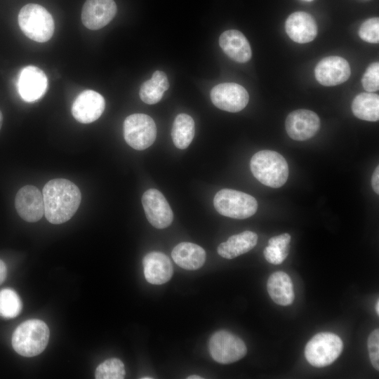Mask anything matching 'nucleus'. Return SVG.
Returning a JSON list of instances; mask_svg holds the SVG:
<instances>
[{"instance_id": "nucleus-36", "label": "nucleus", "mask_w": 379, "mask_h": 379, "mask_svg": "<svg viewBox=\"0 0 379 379\" xmlns=\"http://www.w3.org/2000/svg\"><path fill=\"white\" fill-rule=\"evenodd\" d=\"M375 312L378 315V314H379V301H378V300H377V302L375 303Z\"/></svg>"}, {"instance_id": "nucleus-10", "label": "nucleus", "mask_w": 379, "mask_h": 379, "mask_svg": "<svg viewBox=\"0 0 379 379\" xmlns=\"http://www.w3.org/2000/svg\"><path fill=\"white\" fill-rule=\"evenodd\" d=\"M142 204L149 222L157 229L168 227L173 219L172 209L165 197L156 189L147 190L142 197Z\"/></svg>"}, {"instance_id": "nucleus-25", "label": "nucleus", "mask_w": 379, "mask_h": 379, "mask_svg": "<svg viewBox=\"0 0 379 379\" xmlns=\"http://www.w3.org/2000/svg\"><path fill=\"white\" fill-rule=\"evenodd\" d=\"M194 121L187 114L176 116L172 127V140L176 147L186 149L192 142L194 136Z\"/></svg>"}, {"instance_id": "nucleus-39", "label": "nucleus", "mask_w": 379, "mask_h": 379, "mask_svg": "<svg viewBox=\"0 0 379 379\" xmlns=\"http://www.w3.org/2000/svg\"><path fill=\"white\" fill-rule=\"evenodd\" d=\"M305 1H313V0H305Z\"/></svg>"}, {"instance_id": "nucleus-1", "label": "nucleus", "mask_w": 379, "mask_h": 379, "mask_svg": "<svg viewBox=\"0 0 379 379\" xmlns=\"http://www.w3.org/2000/svg\"><path fill=\"white\" fill-rule=\"evenodd\" d=\"M42 194L45 216L53 224L69 220L77 211L81 199L79 187L64 178L48 181L43 188Z\"/></svg>"}, {"instance_id": "nucleus-29", "label": "nucleus", "mask_w": 379, "mask_h": 379, "mask_svg": "<svg viewBox=\"0 0 379 379\" xmlns=\"http://www.w3.org/2000/svg\"><path fill=\"white\" fill-rule=\"evenodd\" d=\"M361 83L364 89L369 92H375L379 89V63L371 64L363 75Z\"/></svg>"}, {"instance_id": "nucleus-30", "label": "nucleus", "mask_w": 379, "mask_h": 379, "mask_svg": "<svg viewBox=\"0 0 379 379\" xmlns=\"http://www.w3.org/2000/svg\"><path fill=\"white\" fill-rule=\"evenodd\" d=\"M369 358L375 369H379V330L375 329L367 340Z\"/></svg>"}, {"instance_id": "nucleus-4", "label": "nucleus", "mask_w": 379, "mask_h": 379, "mask_svg": "<svg viewBox=\"0 0 379 379\" xmlns=\"http://www.w3.org/2000/svg\"><path fill=\"white\" fill-rule=\"evenodd\" d=\"M18 24L22 32L36 42H46L54 32V20L50 13L42 6L28 4L18 14Z\"/></svg>"}, {"instance_id": "nucleus-2", "label": "nucleus", "mask_w": 379, "mask_h": 379, "mask_svg": "<svg viewBox=\"0 0 379 379\" xmlns=\"http://www.w3.org/2000/svg\"><path fill=\"white\" fill-rule=\"evenodd\" d=\"M251 172L262 184L278 188L283 186L288 177V166L284 157L272 150H261L252 157Z\"/></svg>"}, {"instance_id": "nucleus-22", "label": "nucleus", "mask_w": 379, "mask_h": 379, "mask_svg": "<svg viewBox=\"0 0 379 379\" xmlns=\"http://www.w3.org/2000/svg\"><path fill=\"white\" fill-rule=\"evenodd\" d=\"M268 294L277 305L287 306L294 300L293 285L290 277L284 272H276L268 278Z\"/></svg>"}, {"instance_id": "nucleus-20", "label": "nucleus", "mask_w": 379, "mask_h": 379, "mask_svg": "<svg viewBox=\"0 0 379 379\" xmlns=\"http://www.w3.org/2000/svg\"><path fill=\"white\" fill-rule=\"evenodd\" d=\"M174 262L180 267L194 270L203 266L206 260V252L200 246L191 242H181L172 251Z\"/></svg>"}, {"instance_id": "nucleus-5", "label": "nucleus", "mask_w": 379, "mask_h": 379, "mask_svg": "<svg viewBox=\"0 0 379 379\" xmlns=\"http://www.w3.org/2000/svg\"><path fill=\"white\" fill-rule=\"evenodd\" d=\"M213 205L220 214L235 219L249 218L258 209V202L253 196L231 189L218 191L214 197Z\"/></svg>"}, {"instance_id": "nucleus-14", "label": "nucleus", "mask_w": 379, "mask_h": 379, "mask_svg": "<svg viewBox=\"0 0 379 379\" xmlns=\"http://www.w3.org/2000/svg\"><path fill=\"white\" fill-rule=\"evenodd\" d=\"M105 107V99L99 93L86 90L75 98L72 106V114L79 122L89 124L102 115Z\"/></svg>"}, {"instance_id": "nucleus-9", "label": "nucleus", "mask_w": 379, "mask_h": 379, "mask_svg": "<svg viewBox=\"0 0 379 379\" xmlns=\"http://www.w3.org/2000/svg\"><path fill=\"white\" fill-rule=\"evenodd\" d=\"M211 99L218 108L230 112H237L247 105L249 95L247 91L238 84L222 83L211 89Z\"/></svg>"}, {"instance_id": "nucleus-12", "label": "nucleus", "mask_w": 379, "mask_h": 379, "mask_svg": "<svg viewBox=\"0 0 379 379\" xmlns=\"http://www.w3.org/2000/svg\"><path fill=\"white\" fill-rule=\"evenodd\" d=\"M15 206L18 215L23 220L35 222L44 214L43 194L36 187L25 185L16 194Z\"/></svg>"}, {"instance_id": "nucleus-21", "label": "nucleus", "mask_w": 379, "mask_h": 379, "mask_svg": "<svg viewBox=\"0 0 379 379\" xmlns=\"http://www.w3.org/2000/svg\"><path fill=\"white\" fill-rule=\"evenodd\" d=\"M258 242V235L251 231H244L231 236L218 247V253L226 259H232L248 252Z\"/></svg>"}, {"instance_id": "nucleus-19", "label": "nucleus", "mask_w": 379, "mask_h": 379, "mask_svg": "<svg viewBox=\"0 0 379 379\" xmlns=\"http://www.w3.org/2000/svg\"><path fill=\"white\" fill-rule=\"evenodd\" d=\"M219 45L232 60L241 63L248 62L252 56L251 46L246 36L239 31H225L219 38Z\"/></svg>"}, {"instance_id": "nucleus-38", "label": "nucleus", "mask_w": 379, "mask_h": 379, "mask_svg": "<svg viewBox=\"0 0 379 379\" xmlns=\"http://www.w3.org/2000/svg\"><path fill=\"white\" fill-rule=\"evenodd\" d=\"M152 378L151 377H143L142 378V379H152Z\"/></svg>"}, {"instance_id": "nucleus-6", "label": "nucleus", "mask_w": 379, "mask_h": 379, "mask_svg": "<svg viewBox=\"0 0 379 379\" xmlns=\"http://www.w3.org/2000/svg\"><path fill=\"white\" fill-rule=\"evenodd\" d=\"M343 343L340 338L330 332L314 335L307 343L305 357L313 366L324 367L332 364L341 354Z\"/></svg>"}, {"instance_id": "nucleus-35", "label": "nucleus", "mask_w": 379, "mask_h": 379, "mask_svg": "<svg viewBox=\"0 0 379 379\" xmlns=\"http://www.w3.org/2000/svg\"><path fill=\"white\" fill-rule=\"evenodd\" d=\"M202 378H203L202 377L199 375H192L187 377V379H202Z\"/></svg>"}, {"instance_id": "nucleus-23", "label": "nucleus", "mask_w": 379, "mask_h": 379, "mask_svg": "<svg viewBox=\"0 0 379 379\" xmlns=\"http://www.w3.org/2000/svg\"><path fill=\"white\" fill-rule=\"evenodd\" d=\"M168 88L169 83L166 74L162 71L156 70L150 79L142 83L139 95L145 103L153 105L160 101Z\"/></svg>"}, {"instance_id": "nucleus-27", "label": "nucleus", "mask_w": 379, "mask_h": 379, "mask_svg": "<svg viewBox=\"0 0 379 379\" xmlns=\"http://www.w3.org/2000/svg\"><path fill=\"white\" fill-rule=\"evenodd\" d=\"M125 375L124 363L119 359L111 358L98 366L95 378L97 379H123Z\"/></svg>"}, {"instance_id": "nucleus-37", "label": "nucleus", "mask_w": 379, "mask_h": 379, "mask_svg": "<svg viewBox=\"0 0 379 379\" xmlns=\"http://www.w3.org/2000/svg\"><path fill=\"white\" fill-rule=\"evenodd\" d=\"M2 121H3V115H2L1 112L0 111V129H1V126H2Z\"/></svg>"}, {"instance_id": "nucleus-31", "label": "nucleus", "mask_w": 379, "mask_h": 379, "mask_svg": "<svg viewBox=\"0 0 379 379\" xmlns=\"http://www.w3.org/2000/svg\"><path fill=\"white\" fill-rule=\"evenodd\" d=\"M288 253L289 251L272 245H268L263 251L267 261L274 265L281 264L286 258Z\"/></svg>"}, {"instance_id": "nucleus-17", "label": "nucleus", "mask_w": 379, "mask_h": 379, "mask_svg": "<svg viewBox=\"0 0 379 379\" xmlns=\"http://www.w3.org/2000/svg\"><path fill=\"white\" fill-rule=\"evenodd\" d=\"M142 265L145 278L152 284L161 285L167 282L173 273L170 259L161 252L147 253L142 259Z\"/></svg>"}, {"instance_id": "nucleus-26", "label": "nucleus", "mask_w": 379, "mask_h": 379, "mask_svg": "<svg viewBox=\"0 0 379 379\" xmlns=\"http://www.w3.org/2000/svg\"><path fill=\"white\" fill-rule=\"evenodd\" d=\"M22 310V301L18 293L11 288L0 291V316L6 319L17 317Z\"/></svg>"}, {"instance_id": "nucleus-15", "label": "nucleus", "mask_w": 379, "mask_h": 379, "mask_svg": "<svg viewBox=\"0 0 379 379\" xmlns=\"http://www.w3.org/2000/svg\"><path fill=\"white\" fill-rule=\"evenodd\" d=\"M116 13L114 0H86L82 8L81 21L86 28L97 30L107 25Z\"/></svg>"}, {"instance_id": "nucleus-32", "label": "nucleus", "mask_w": 379, "mask_h": 379, "mask_svg": "<svg viewBox=\"0 0 379 379\" xmlns=\"http://www.w3.org/2000/svg\"><path fill=\"white\" fill-rule=\"evenodd\" d=\"M291 239V237L289 234L284 233L282 234L271 237L268 241V244L269 245L275 246L283 250L289 251Z\"/></svg>"}, {"instance_id": "nucleus-34", "label": "nucleus", "mask_w": 379, "mask_h": 379, "mask_svg": "<svg viewBox=\"0 0 379 379\" xmlns=\"http://www.w3.org/2000/svg\"><path fill=\"white\" fill-rule=\"evenodd\" d=\"M7 276V268L5 263L0 260V285L4 282Z\"/></svg>"}, {"instance_id": "nucleus-16", "label": "nucleus", "mask_w": 379, "mask_h": 379, "mask_svg": "<svg viewBox=\"0 0 379 379\" xmlns=\"http://www.w3.org/2000/svg\"><path fill=\"white\" fill-rule=\"evenodd\" d=\"M47 87L46 75L39 67L29 65L20 72L18 91L25 101L32 102L39 100L46 92Z\"/></svg>"}, {"instance_id": "nucleus-11", "label": "nucleus", "mask_w": 379, "mask_h": 379, "mask_svg": "<svg viewBox=\"0 0 379 379\" xmlns=\"http://www.w3.org/2000/svg\"><path fill=\"white\" fill-rule=\"evenodd\" d=\"M286 131L295 140L303 141L312 138L320 128L318 115L309 109H297L286 117Z\"/></svg>"}, {"instance_id": "nucleus-18", "label": "nucleus", "mask_w": 379, "mask_h": 379, "mask_svg": "<svg viewBox=\"0 0 379 379\" xmlns=\"http://www.w3.org/2000/svg\"><path fill=\"white\" fill-rule=\"evenodd\" d=\"M285 28L288 36L300 44L312 41L317 34V26L314 18L302 11L291 13L286 20Z\"/></svg>"}, {"instance_id": "nucleus-7", "label": "nucleus", "mask_w": 379, "mask_h": 379, "mask_svg": "<svg viewBox=\"0 0 379 379\" xmlns=\"http://www.w3.org/2000/svg\"><path fill=\"white\" fill-rule=\"evenodd\" d=\"M124 135L127 144L137 150L151 146L157 137L156 124L149 116L133 114L127 117L124 123Z\"/></svg>"}, {"instance_id": "nucleus-3", "label": "nucleus", "mask_w": 379, "mask_h": 379, "mask_svg": "<svg viewBox=\"0 0 379 379\" xmlns=\"http://www.w3.org/2000/svg\"><path fill=\"white\" fill-rule=\"evenodd\" d=\"M49 335V328L44 321L29 319L20 324L14 331L12 345L20 355L32 357L45 350Z\"/></svg>"}, {"instance_id": "nucleus-28", "label": "nucleus", "mask_w": 379, "mask_h": 379, "mask_svg": "<svg viewBox=\"0 0 379 379\" xmlns=\"http://www.w3.org/2000/svg\"><path fill=\"white\" fill-rule=\"evenodd\" d=\"M359 35L361 39L376 44L379 41V19L370 18L362 23L359 30Z\"/></svg>"}, {"instance_id": "nucleus-13", "label": "nucleus", "mask_w": 379, "mask_h": 379, "mask_svg": "<svg viewBox=\"0 0 379 379\" xmlns=\"http://www.w3.org/2000/svg\"><path fill=\"white\" fill-rule=\"evenodd\" d=\"M348 62L339 56L323 58L314 69L315 78L323 86H333L346 81L350 76Z\"/></svg>"}, {"instance_id": "nucleus-33", "label": "nucleus", "mask_w": 379, "mask_h": 379, "mask_svg": "<svg viewBox=\"0 0 379 379\" xmlns=\"http://www.w3.org/2000/svg\"><path fill=\"white\" fill-rule=\"evenodd\" d=\"M371 186L374 192L379 194V166H376L371 178Z\"/></svg>"}, {"instance_id": "nucleus-8", "label": "nucleus", "mask_w": 379, "mask_h": 379, "mask_svg": "<svg viewBox=\"0 0 379 379\" xmlns=\"http://www.w3.org/2000/svg\"><path fill=\"white\" fill-rule=\"evenodd\" d=\"M211 357L218 363L227 364L243 358L247 352L244 342L236 335L221 330L214 333L209 340Z\"/></svg>"}, {"instance_id": "nucleus-24", "label": "nucleus", "mask_w": 379, "mask_h": 379, "mask_svg": "<svg viewBox=\"0 0 379 379\" xmlns=\"http://www.w3.org/2000/svg\"><path fill=\"white\" fill-rule=\"evenodd\" d=\"M354 115L362 120L376 121L379 119V96L373 93H361L352 103Z\"/></svg>"}]
</instances>
